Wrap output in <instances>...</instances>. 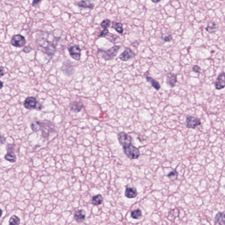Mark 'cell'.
<instances>
[{"label":"cell","mask_w":225,"mask_h":225,"mask_svg":"<svg viewBox=\"0 0 225 225\" xmlns=\"http://www.w3.org/2000/svg\"><path fill=\"white\" fill-rule=\"evenodd\" d=\"M120 48V46L115 45L106 51L99 49L98 51L99 54L106 61H109L117 55Z\"/></svg>","instance_id":"1"},{"label":"cell","mask_w":225,"mask_h":225,"mask_svg":"<svg viewBox=\"0 0 225 225\" xmlns=\"http://www.w3.org/2000/svg\"><path fill=\"white\" fill-rule=\"evenodd\" d=\"M123 149L125 154L131 159H137L140 155L139 149L132 144L123 147Z\"/></svg>","instance_id":"2"},{"label":"cell","mask_w":225,"mask_h":225,"mask_svg":"<svg viewBox=\"0 0 225 225\" xmlns=\"http://www.w3.org/2000/svg\"><path fill=\"white\" fill-rule=\"evenodd\" d=\"M70 56L76 61H79L81 56V49L79 46L74 43H71L68 47Z\"/></svg>","instance_id":"3"},{"label":"cell","mask_w":225,"mask_h":225,"mask_svg":"<svg viewBox=\"0 0 225 225\" xmlns=\"http://www.w3.org/2000/svg\"><path fill=\"white\" fill-rule=\"evenodd\" d=\"M38 102L34 97H29L26 98L24 102V106L26 109H36L38 110H41V106H37Z\"/></svg>","instance_id":"4"},{"label":"cell","mask_w":225,"mask_h":225,"mask_svg":"<svg viewBox=\"0 0 225 225\" xmlns=\"http://www.w3.org/2000/svg\"><path fill=\"white\" fill-rule=\"evenodd\" d=\"M117 139L119 144L123 147L131 144L133 140L131 136L124 132H121L118 134Z\"/></svg>","instance_id":"5"},{"label":"cell","mask_w":225,"mask_h":225,"mask_svg":"<svg viewBox=\"0 0 225 225\" xmlns=\"http://www.w3.org/2000/svg\"><path fill=\"white\" fill-rule=\"evenodd\" d=\"M10 43L14 47L21 48L25 45L26 40L24 36L20 34H17L13 36L11 40Z\"/></svg>","instance_id":"6"},{"label":"cell","mask_w":225,"mask_h":225,"mask_svg":"<svg viewBox=\"0 0 225 225\" xmlns=\"http://www.w3.org/2000/svg\"><path fill=\"white\" fill-rule=\"evenodd\" d=\"M186 127L188 129H195L201 124L199 118L189 115L186 116Z\"/></svg>","instance_id":"7"},{"label":"cell","mask_w":225,"mask_h":225,"mask_svg":"<svg viewBox=\"0 0 225 225\" xmlns=\"http://www.w3.org/2000/svg\"><path fill=\"white\" fill-rule=\"evenodd\" d=\"M61 71L66 75L69 77L73 75L75 72L74 66L71 61H66L63 64Z\"/></svg>","instance_id":"8"},{"label":"cell","mask_w":225,"mask_h":225,"mask_svg":"<svg viewBox=\"0 0 225 225\" xmlns=\"http://www.w3.org/2000/svg\"><path fill=\"white\" fill-rule=\"evenodd\" d=\"M56 45L52 41H47V45L44 47H41L42 52L46 53L48 56H52L56 51Z\"/></svg>","instance_id":"9"},{"label":"cell","mask_w":225,"mask_h":225,"mask_svg":"<svg viewBox=\"0 0 225 225\" xmlns=\"http://www.w3.org/2000/svg\"><path fill=\"white\" fill-rule=\"evenodd\" d=\"M136 56L135 53L130 48H126L119 56V58L122 61H127L130 59L134 58Z\"/></svg>","instance_id":"10"},{"label":"cell","mask_w":225,"mask_h":225,"mask_svg":"<svg viewBox=\"0 0 225 225\" xmlns=\"http://www.w3.org/2000/svg\"><path fill=\"white\" fill-rule=\"evenodd\" d=\"M215 87L216 89L221 90L225 87V73L220 74L215 83Z\"/></svg>","instance_id":"11"},{"label":"cell","mask_w":225,"mask_h":225,"mask_svg":"<svg viewBox=\"0 0 225 225\" xmlns=\"http://www.w3.org/2000/svg\"><path fill=\"white\" fill-rule=\"evenodd\" d=\"M85 218L86 213L83 209L77 210L74 214V219L77 223H82L85 220Z\"/></svg>","instance_id":"12"},{"label":"cell","mask_w":225,"mask_h":225,"mask_svg":"<svg viewBox=\"0 0 225 225\" xmlns=\"http://www.w3.org/2000/svg\"><path fill=\"white\" fill-rule=\"evenodd\" d=\"M166 83L171 88L174 87L177 82V75L171 72L168 73L166 76Z\"/></svg>","instance_id":"13"},{"label":"cell","mask_w":225,"mask_h":225,"mask_svg":"<svg viewBox=\"0 0 225 225\" xmlns=\"http://www.w3.org/2000/svg\"><path fill=\"white\" fill-rule=\"evenodd\" d=\"M70 109L75 112H79L84 107L83 103L81 101H74L71 103Z\"/></svg>","instance_id":"14"},{"label":"cell","mask_w":225,"mask_h":225,"mask_svg":"<svg viewBox=\"0 0 225 225\" xmlns=\"http://www.w3.org/2000/svg\"><path fill=\"white\" fill-rule=\"evenodd\" d=\"M125 194V197L131 199L137 197L138 192L135 187H126Z\"/></svg>","instance_id":"15"},{"label":"cell","mask_w":225,"mask_h":225,"mask_svg":"<svg viewBox=\"0 0 225 225\" xmlns=\"http://www.w3.org/2000/svg\"><path fill=\"white\" fill-rule=\"evenodd\" d=\"M215 224H225V214L219 212L215 217Z\"/></svg>","instance_id":"16"},{"label":"cell","mask_w":225,"mask_h":225,"mask_svg":"<svg viewBox=\"0 0 225 225\" xmlns=\"http://www.w3.org/2000/svg\"><path fill=\"white\" fill-rule=\"evenodd\" d=\"M77 5L79 7L84 8L93 9L94 4L91 2L89 0H82L77 3Z\"/></svg>","instance_id":"17"},{"label":"cell","mask_w":225,"mask_h":225,"mask_svg":"<svg viewBox=\"0 0 225 225\" xmlns=\"http://www.w3.org/2000/svg\"><path fill=\"white\" fill-rule=\"evenodd\" d=\"M5 158L6 160L12 163L16 162L17 161L16 156L14 152L12 151H8L7 153L5 155Z\"/></svg>","instance_id":"18"},{"label":"cell","mask_w":225,"mask_h":225,"mask_svg":"<svg viewBox=\"0 0 225 225\" xmlns=\"http://www.w3.org/2000/svg\"><path fill=\"white\" fill-rule=\"evenodd\" d=\"M103 198L100 194L94 196L92 200V204L94 206H98L101 205L103 202Z\"/></svg>","instance_id":"19"},{"label":"cell","mask_w":225,"mask_h":225,"mask_svg":"<svg viewBox=\"0 0 225 225\" xmlns=\"http://www.w3.org/2000/svg\"><path fill=\"white\" fill-rule=\"evenodd\" d=\"M40 129L42 130V134L44 137H47L48 136V133H50V127L49 125L46 123H43L40 122Z\"/></svg>","instance_id":"20"},{"label":"cell","mask_w":225,"mask_h":225,"mask_svg":"<svg viewBox=\"0 0 225 225\" xmlns=\"http://www.w3.org/2000/svg\"><path fill=\"white\" fill-rule=\"evenodd\" d=\"M205 29L209 33H213L218 30V26L215 22H210L208 23Z\"/></svg>","instance_id":"21"},{"label":"cell","mask_w":225,"mask_h":225,"mask_svg":"<svg viewBox=\"0 0 225 225\" xmlns=\"http://www.w3.org/2000/svg\"><path fill=\"white\" fill-rule=\"evenodd\" d=\"M146 79H147V81L151 83L152 86L156 90L158 91L161 88V85L158 82L155 80L151 77H147L146 78Z\"/></svg>","instance_id":"22"},{"label":"cell","mask_w":225,"mask_h":225,"mask_svg":"<svg viewBox=\"0 0 225 225\" xmlns=\"http://www.w3.org/2000/svg\"><path fill=\"white\" fill-rule=\"evenodd\" d=\"M112 28L114 29L116 31L119 33H123L124 31L122 25L121 23L115 21L112 22Z\"/></svg>","instance_id":"23"},{"label":"cell","mask_w":225,"mask_h":225,"mask_svg":"<svg viewBox=\"0 0 225 225\" xmlns=\"http://www.w3.org/2000/svg\"><path fill=\"white\" fill-rule=\"evenodd\" d=\"M142 216V211L140 209L133 210L131 212V216L135 220H139Z\"/></svg>","instance_id":"24"},{"label":"cell","mask_w":225,"mask_h":225,"mask_svg":"<svg viewBox=\"0 0 225 225\" xmlns=\"http://www.w3.org/2000/svg\"><path fill=\"white\" fill-rule=\"evenodd\" d=\"M20 223V219L16 215L11 217L9 220V224L10 225H18Z\"/></svg>","instance_id":"25"},{"label":"cell","mask_w":225,"mask_h":225,"mask_svg":"<svg viewBox=\"0 0 225 225\" xmlns=\"http://www.w3.org/2000/svg\"><path fill=\"white\" fill-rule=\"evenodd\" d=\"M178 173L176 170H174L172 171H170L168 175L167 176L171 181H174L176 180L178 177Z\"/></svg>","instance_id":"26"},{"label":"cell","mask_w":225,"mask_h":225,"mask_svg":"<svg viewBox=\"0 0 225 225\" xmlns=\"http://www.w3.org/2000/svg\"><path fill=\"white\" fill-rule=\"evenodd\" d=\"M30 127L33 131L34 132H37L40 129V122L39 121H35L33 122L30 125Z\"/></svg>","instance_id":"27"},{"label":"cell","mask_w":225,"mask_h":225,"mask_svg":"<svg viewBox=\"0 0 225 225\" xmlns=\"http://www.w3.org/2000/svg\"><path fill=\"white\" fill-rule=\"evenodd\" d=\"M110 22L111 21L109 19H105L102 21V22L101 23L100 25L103 28V29H107L110 25Z\"/></svg>","instance_id":"28"},{"label":"cell","mask_w":225,"mask_h":225,"mask_svg":"<svg viewBox=\"0 0 225 225\" xmlns=\"http://www.w3.org/2000/svg\"><path fill=\"white\" fill-rule=\"evenodd\" d=\"M109 33V30L107 29H104L103 30L101 31L100 34L99 35V36L100 37H105Z\"/></svg>","instance_id":"29"},{"label":"cell","mask_w":225,"mask_h":225,"mask_svg":"<svg viewBox=\"0 0 225 225\" xmlns=\"http://www.w3.org/2000/svg\"><path fill=\"white\" fill-rule=\"evenodd\" d=\"M201 70V68L198 65H194L192 68V71L196 73H200Z\"/></svg>","instance_id":"30"},{"label":"cell","mask_w":225,"mask_h":225,"mask_svg":"<svg viewBox=\"0 0 225 225\" xmlns=\"http://www.w3.org/2000/svg\"><path fill=\"white\" fill-rule=\"evenodd\" d=\"M32 50V48L29 46H26L23 49V52L25 53H28L31 52Z\"/></svg>","instance_id":"31"},{"label":"cell","mask_w":225,"mask_h":225,"mask_svg":"<svg viewBox=\"0 0 225 225\" xmlns=\"http://www.w3.org/2000/svg\"><path fill=\"white\" fill-rule=\"evenodd\" d=\"M163 39L165 42H169L172 40V37L171 35H169L165 36Z\"/></svg>","instance_id":"32"},{"label":"cell","mask_w":225,"mask_h":225,"mask_svg":"<svg viewBox=\"0 0 225 225\" xmlns=\"http://www.w3.org/2000/svg\"><path fill=\"white\" fill-rule=\"evenodd\" d=\"M41 0H33L32 2V6L33 7H36L38 5Z\"/></svg>","instance_id":"33"},{"label":"cell","mask_w":225,"mask_h":225,"mask_svg":"<svg viewBox=\"0 0 225 225\" xmlns=\"http://www.w3.org/2000/svg\"><path fill=\"white\" fill-rule=\"evenodd\" d=\"M0 72H1V77H2L4 75H5V72H4V69L2 67H1V71H0Z\"/></svg>","instance_id":"34"},{"label":"cell","mask_w":225,"mask_h":225,"mask_svg":"<svg viewBox=\"0 0 225 225\" xmlns=\"http://www.w3.org/2000/svg\"><path fill=\"white\" fill-rule=\"evenodd\" d=\"M5 138L4 137L1 136V144H2L3 143H5Z\"/></svg>","instance_id":"35"},{"label":"cell","mask_w":225,"mask_h":225,"mask_svg":"<svg viewBox=\"0 0 225 225\" xmlns=\"http://www.w3.org/2000/svg\"><path fill=\"white\" fill-rule=\"evenodd\" d=\"M151 1L155 3H157L159 2L161 0H151Z\"/></svg>","instance_id":"36"},{"label":"cell","mask_w":225,"mask_h":225,"mask_svg":"<svg viewBox=\"0 0 225 225\" xmlns=\"http://www.w3.org/2000/svg\"><path fill=\"white\" fill-rule=\"evenodd\" d=\"M3 84H4V83L2 81H1V89L3 87Z\"/></svg>","instance_id":"37"},{"label":"cell","mask_w":225,"mask_h":225,"mask_svg":"<svg viewBox=\"0 0 225 225\" xmlns=\"http://www.w3.org/2000/svg\"><path fill=\"white\" fill-rule=\"evenodd\" d=\"M2 210H1V216H2Z\"/></svg>","instance_id":"38"}]
</instances>
